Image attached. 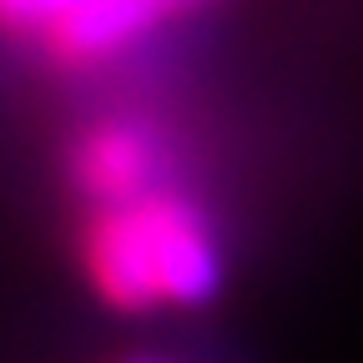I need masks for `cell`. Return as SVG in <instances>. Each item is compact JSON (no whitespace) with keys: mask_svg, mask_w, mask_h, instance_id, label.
<instances>
[{"mask_svg":"<svg viewBox=\"0 0 363 363\" xmlns=\"http://www.w3.org/2000/svg\"><path fill=\"white\" fill-rule=\"evenodd\" d=\"M86 0H0V35L11 40H35L71 11H81Z\"/></svg>","mask_w":363,"mask_h":363,"instance_id":"obj_4","label":"cell"},{"mask_svg":"<svg viewBox=\"0 0 363 363\" xmlns=\"http://www.w3.org/2000/svg\"><path fill=\"white\" fill-rule=\"evenodd\" d=\"M76 252L91 293L116 313L197 308L222 283L212 227L172 182H152L111 202H86Z\"/></svg>","mask_w":363,"mask_h":363,"instance_id":"obj_1","label":"cell"},{"mask_svg":"<svg viewBox=\"0 0 363 363\" xmlns=\"http://www.w3.org/2000/svg\"><path fill=\"white\" fill-rule=\"evenodd\" d=\"M202 6H212V0H86L81 11L56 21L30 45L61 71H91V66L126 56L131 45H142L162 26L192 16Z\"/></svg>","mask_w":363,"mask_h":363,"instance_id":"obj_3","label":"cell"},{"mask_svg":"<svg viewBox=\"0 0 363 363\" xmlns=\"http://www.w3.org/2000/svg\"><path fill=\"white\" fill-rule=\"evenodd\" d=\"M66 182L81 202H111L167 182V136L142 116H101L71 136Z\"/></svg>","mask_w":363,"mask_h":363,"instance_id":"obj_2","label":"cell"}]
</instances>
